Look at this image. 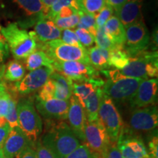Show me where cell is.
<instances>
[{
	"instance_id": "cell-31",
	"label": "cell",
	"mask_w": 158,
	"mask_h": 158,
	"mask_svg": "<svg viewBox=\"0 0 158 158\" xmlns=\"http://www.w3.org/2000/svg\"><path fill=\"white\" fill-rule=\"evenodd\" d=\"M80 10L96 16L106 6V0H77Z\"/></svg>"
},
{
	"instance_id": "cell-51",
	"label": "cell",
	"mask_w": 158,
	"mask_h": 158,
	"mask_svg": "<svg viewBox=\"0 0 158 158\" xmlns=\"http://www.w3.org/2000/svg\"><path fill=\"white\" fill-rule=\"evenodd\" d=\"M0 158H5V155H4V153L2 152V149H0Z\"/></svg>"
},
{
	"instance_id": "cell-19",
	"label": "cell",
	"mask_w": 158,
	"mask_h": 158,
	"mask_svg": "<svg viewBox=\"0 0 158 158\" xmlns=\"http://www.w3.org/2000/svg\"><path fill=\"white\" fill-rule=\"evenodd\" d=\"M32 34L37 44L38 43H46L55 40H59L61 30L52 21L45 18L38 20L35 23Z\"/></svg>"
},
{
	"instance_id": "cell-28",
	"label": "cell",
	"mask_w": 158,
	"mask_h": 158,
	"mask_svg": "<svg viewBox=\"0 0 158 158\" xmlns=\"http://www.w3.org/2000/svg\"><path fill=\"white\" fill-rule=\"evenodd\" d=\"M25 73L24 66L16 59H14L10 61L7 64L3 78L8 81L18 82L25 76Z\"/></svg>"
},
{
	"instance_id": "cell-10",
	"label": "cell",
	"mask_w": 158,
	"mask_h": 158,
	"mask_svg": "<svg viewBox=\"0 0 158 158\" xmlns=\"http://www.w3.org/2000/svg\"><path fill=\"white\" fill-rule=\"evenodd\" d=\"M52 62L54 70L73 82L89 81L100 77L99 71L95 70L91 64L80 62Z\"/></svg>"
},
{
	"instance_id": "cell-21",
	"label": "cell",
	"mask_w": 158,
	"mask_h": 158,
	"mask_svg": "<svg viewBox=\"0 0 158 158\" xmlns=\"http://www.w3.org/2000/svg\"><path fill=\"white\" fill-rule=\"evenodd\" d=\"M103 80L100 77L84 82H73V94L77 98L84 108V103L87 98L98 87H102Z\"/></svg>"
},
{
	"instance_id": "cell-49",
	"label": "cell",
	"mask_w": 158,
	"mask_h": 158,
	"mask_svg": "<svg viewBox=\"0 0 158 158\" xmlns=\"http://www.w3.org/2000/svg\"><path fill=\"white\" fill-rule=\"evenodd\" d=\"M7 84L5 81H0V97L7 92Z\"/></svg>"
},
{
	"instance_id": "cell-26",
	"label": "cell",
	"mask_w": 158,
	"mask_h": 158,
	"mask_svg": "<svg viewBox=\"0 0 158 158\" xmlns=\"http://www.w3.org/2000/svg\"><path fill=\"white\" fill-rule=\"evenodd\" d=\"M102 94V88H97L85 102L84 109L86 112L87 121L93 122L98 119L99 106Z\"/></svg>"
},
{
	"instance_id": "cell-6",
	"label": "cell",
	"mask_w": 158,
	"mask_h": 158,
	"mask_svg": "<svg viewBox=\"0 0 158 158\" xmlns=\"http://www.w3.org/2000/svg\"><path fill=\"white\" fill-rule=\"evenodd\" d=\"M37 47L52 61L59 62H80L90 64L87 49L84 47L65 44L60 40L38 43Z\"/></svg>"
},
{
	"instance_id": "cell-50",
	"label": "cell",
	"mask_w": 158,
	"mask_h": 158,
	"mask_svg": "<svg viewBox=\"0 0 158 158\" xmlns=\"http://www.w3.org/2000/svg\"><path fill=\"white\" fill-rule=\"evenodd\" d=\"M5 68H6L5 64L0 65V81H2V78L4 77V74H5Z\"/></svg>"
},
{
	"instance_id": "cell-42",
	"label": "cell",
	"mask_w": 158,
	"mask_h": 158,
	"mask_svg": "<svg viewBox=\"0 0 158 158\" xmlns=\"http://www.w3.org/2000/svg\"><path fill=\"white\" fill-rule=\"evenodd\" d=\"M149 150L150 155L152 157V158L158 157V141L157 135L153 136L149 141Z\"/></svg>"
},
{
	"instance_id": "cell-25",
	"label": "cell",
	"mask_w": 158,
	"mask_h": 158,
	"mask_svg": "<svg viewBox=\"0 0 158 158\" xmlns=\"http://www.w3.org/2000/svg\"><path fill=\"white\" fill-rule=\"evenodd\" d=\"M52 60L41 50H35L25 59L26 68L32 71L40 68H52Z\"/></svg>"
},
{
	"instance_id": "cell-40",
	"label": "cell",
	"mask_w": 158,
	"mask_h": 158,
	"mask_svg": "<svg viewBox=\"0 0 158 158\" xmlns=\"http://www.w3.org/2000/svg\"><path fill=\"white\" fill-rule=\"evenodd\" d=\"M1 28L2 27L0 25V65L2 64V63L6 60V59L8 57L10 52L7 43L1 32Z\"/></svg>"
},
{
	"instance_id": "cell-35",
	"label": "cell",
	"mask_w": 158,
	"mask_h": 158,
	"mask_svg": "<svg viewBox=\"0 0 158 158\" xmlns=\"http://www.w3.org/2000/svg\"><path fill=\"white\" fill-rule=\"evenodd\" d=\"M60 39V40L62 41L65 44L76 47H83L81 43L79 42V40L75 31L71 30V29H67L61 30Z\"/></svg>"
},
{
	"instance_id": "cell-18",
	"label": "cell",
	"mask_w": 158,
	"mask_h": 158,
	"mask_svg": "<svg viewBox=\"0 0 158 158\" xmlns=\"http://www.w3.org/2000/svg\"><path fill=\"white\" fill-rule=\"evenodd\" d=\"M29 146H31L30 141L17 127L11 129L2 149L5 158H21L24 150Z\"/></svg>"
},
{
	"instance_id": "cell-44",
	"label": "cell",
	"mask_w": 158,
	"mask_h": 158,
	"mask_svg": "<svg viewBox=\"0 0 158 158\" xmlns=\"http://www.w3.org/2000/svg\"><path fill=\"white\" fill-rule=\"evenodd\" d=\"M10 130L11 128L10 127L9 124L7 123L2 127H0V149H2L4 143H5Z\"/></svg>"
},
{
	"instance_id": "cell-37",
	"label": "cell",
	"mask_w": 158,
	"mask_h": 158,
	"mask_svg": "<svg viewBox=\"0 0 158 158\" xmlns=\"http://www.w3.org/2000/svg\"><path fill=\"white\" fill-rule=\"evenodd\" d=\"M75 33L78 37L79 42L85 48H89L94 43V37L89 31L83 29H76Z\"/></svg>"
},
{
	"instance_id": "cell-23",
	"label": "cell",
	"mask_w": 158,
	"mask_h": 158,
	"mask_svg": "<svg viewBox=\"0 0 158 158\" xmlns=\"http://www.w3.org/2000/svg\"><path fill=\"white\" fill-rule=\"evenodd\" d=\"M104 29L116 45L124 46L125 42V29L116 15H112L105 23Z\"/></svg>"
},
{
	"instance_id": "cell-39",
	"label": "cell",
	"mask_w": 158,
	"mask_h": 158,
	"mask_svg": "<svg viewBox=\"0 0 158 158\" xmlns=\"http://www.w3.org/2000/svg\"><path fill=\"white\" fill-rule=\"evenodd\" d=\"M11 95L9 93L8 89L7 92L0 97V117H5L7 116L10 108Z\"/></svg>"
},
{
	"instance_id": "cell-43",
	"label": "cell",
	"mask_w": 158,
	"mask_h": 158,
	"mask_svg": "<svg viewBox=\"0 0 158 158\" xmlns=\"http://www.w3.org/2000/svg\"><path fill=\"white\" fill-rule=\"evenodd\" d=\"M101 158H122L116 145L112 143L106 154Z\"/></svg>"
},
{
	"instance_id": "cell-32",
	"label": "cell",
	"mask_w": 158,
	"mask_h": 158,
	"mask_svg": "<svg viewBox=\"0 0 158 158\" xmlns=\"http://www.w3.org/2000/svg\"><path fill=\"white\" fill-rule=\"evenodd\" d=\"M94 42L99 48L108 51L113 50L116 46L106 33L103 27L97 29L95 36H94Z\"/></svg>"
},
{
	"instance_id": "cell-30",
	"label": "cell",
	"mask_w": 158,
	"mask_h": 158,
	"mask_svg": "<svg viewBox=\"0 0 158 158\" xmlns=\"http://www.w3.org/2000/svg\"><path fill=\"white\" fill-rule=\"evenodd\" d=\"M64 7H72V8L76 10L77 12H78L80 10L77 0H57L56 2L49 8L45 19L53 21L54 18L56 17L57 13Z\"/></svg>"
},
{
	"instance_id": "cell-2",
	"label": "cell",
	"mask_w": 158,
	"mask_h": 158,
	"mask_svg": "<svg viewBox=\"0 0 158 158\" xmlns=\"http://www.w3.org/2000/svg\"><path fill=\"white\" fill-rule=\"evenodd\" d=\"M1 32L10 51L16 60L25 59L37 48V41L32 31L21 29L17 23H10L6 27H2Z\"/></svg>"
},
{
	"instance_id": "cell-15",
	"label": "cell",
	"mask_w": 158,
	"mask_h": 158,
	"mask_svg": "<svg viewBox=\"0 0 158 158\" xmlns=\"http://www.w3.org/2000/svg\"><path fill=\"white\" fill-rule=\"evenodd\" d=\"M35 108L43 117L48 120L63 121L68 118L69 100L55 98L40 100L35 98Z\"/></svg>"
},
{
	"instance_id": "cell-29",
	"label": "cell",
	"mask_w": 158,
	"mask_h": 158,
	"mask_svg": "<svg viewBox=\"0 0 158 158\" xmlns=\"http://www.w3.org/2000/svg\"><path fill=\"white\" fill-rule=\"evenodd\" d=\"M79 15V22L77 25L78 29H83L86 30L94 37L97 31L94 15L89 14L82 10H79L78 12Z\"/></svg>"
},
{
	"instance_id": "cell-5",
	"label": "cell",
	"mask_w": 158,
	"mask_h": 158,
	"mask_svg": "<svg viewBox=\"0 0 158 158\" xmlns=\"http://www.w3.org/2000/svg\"><path fill=\"white\" fill-rule=\"evenodd\" d=\"M157 51H143L130 57L129 63L121 70L120 75L129 78H155L158 73Z\"/></svg>"
},
{
	"instance_id": "cell-16",
	"label": "cell",
	"mask_w": 158,
	"mask_h": 158,
	"mask_svg": "<svg viewBox=\"0 0 158 158\" xmlns=\"http://www.w3.org/2000/svg\"><path fill=\"white\" fill-rule=\"evenodd\" d=\"M157 78L143 79L140 83L135 95L130 103L132 107L139 108L154 106L157 100Z\"/></svg>"
},
{
	"instance_id": "cell-45",
	"label": "cell",
	"mask_w": 158,
	"mask_h": 158,
	"mask_svg": "<svg viewBox=\"0 0 158 158\" xmlns=\"http://www.w3.org/2000/svg\"><path fill=\"white\" fill-rule=\"evenodd\" d=\"M76 13H78V12L72 7H64L57 13L54 19H56V18H68L74 14H76Z\"/></svg>"
},
{
	"instance_id": "cell-12",
	"label": "cell",
	"mask_w": 158,
	"mask_h": 158,
	"mask_svg": "<svg viewBox=\"0 0 158 158\" xmlns=\"http://www.w3.org/2000/svg\"><path fill=\"white\" fill-rule=\"evenodd\" d=\"M116 147L122 158H149V157L141 138L133 135L124 127L116 142Z\"/></svg>"
},
{
	"instance_id": "cell-22",
	"label": "cell",
	"mask_w": 158,
	"mask_h": 158,
	"mask_svg": "<svg viewBox=\"0 0 158 158\" xmlns=\"http://www.w3.org/2000/svg\"><path fill=\"white\" fill-rule=\"evenodd\" d=\"M49 78L53 81L55 85L54 98L62 100H70L73 95V81L55 71Z\"/></svg>"
},
{
	"instance_id": "cell-4",
	"label": "cell",
	"mask_w": 158,
	"mask_h": 158,
	"mask_svg": "<svg viewBox=\"0 0 158 158\" xmlns=\"http://www.w3.org/2000/svg\"><path fill=\"white\" fill-rule=\"evenodd\" d=\"M19 127L35 145L43 131V122L31 98H22L17 102Z\"/></svg>"
},
{
	"instance_id": "cell-24",
	"label": "cell",
	"mask_w": 158,
	"mask_h": 158,
	"mask_svg": "<svg viewBox=\"0 0 158 158\" xmlns=\"http://www.w3.org/2000/svg\"><path fill=\"white\" fill-rule=\"evenodd\" d=\"M90 64L97 70H108L109 64V51L96 46L87 49Z\"/></svg>"
},
{
	"instance_id": "cell-46",
	"label": "cell",
	"mask_w": 158,
	"mask_h": 158,
	"mask_svg": "<svg viewBox=\"0 0 158 158\" xmlns=\"http://www.w3.org/2000/svg\"><path fill=\"white\" fill-rule=\"evenodd\" d=\"M126 2L127 0H106V5L110 6L116 13H117Z\"/></svg>"
},
{
	"instance_id": "cell-47",
	"label": "cell",
	"mask_w": 158,
	"mask_h": 158,
	"mask_svg": "<svg viewBox=\"0 0 158 158\" xmlns=\"http://www.w3.org/2000/svg\"><path fill=\"white\" fill-rule=\"evenodd\" d=\"M21 158H37L36 150L29 146L24 150Z\"/></svg>"
},
{
	"instance_id": "cell-1",
	"label": "cell",
	"mask_w": 158,
	"mask_h": 158,
	"mask_svg": "<svg viewBox=\"0 0 158 158\" xmlns=\"http://www.w3.org/2000/svg\"><path fill=\"white\" fill-rule=\"evenodd\" d=\"M41 143L50 150L56 158H66L81 145L71 128L63 121L48 120Z\"/></svg>"
},
{
	"instance_id": "cell-14",
	"label": "cell",
	"mask_w": 158,
	"mask_h": 158,
	"mask_svg": "<svg viewBox=\"0 0 158 158\" xmlns=\"http://www.w3.org/2000/svg\"><path fill=\"white\" fill-rule=\"evenodd\" d=\"M130 126L135 131L151 132L157 127L158 110L156 106L136 108L130 117Z\"/></svg>"
},
{
	"instance_id": "cell-33",
	"label": "cell",
	"mask_w": 158,
	"mask_h": 158,
	"mask_svg": "<svg viewBox=\"0 0 158 158\" xmlns=\"http://www.w3.org/2000/svg\"><path fill=\"white\" fill-rule=\"evenodd\" d=\"M52 21L60 30L76 28L79 22V15L76 13L68 18H56Z\"/></svg>"
},
{
	"instance_id": "cell-36",
	"label": "cell",
	"mask_w": 158,
	"mask_h": 158,
	"mask_svg": "<svg viewBox=\"0 0 158 158\" xmlns=\"http://www.w3.org/2000/svg\"><path fill=\"white\" fill-rule=\"evenodd\" d=\"M66 158H100L98 155L91 152L85 143L81 144L79 147L71 152Z\"/></svg>"
},
{
	"instance_id": "cell-9",
	"label": "cell",
	"mask_w": 158,
	"mask_h": 158,
	"mask_svg": "<svg viewBox=\"0 0 158 158\" xmlns=\"http://www.w3.org/2000/svg\"><path fill=\"white\" fill-rule=\"evenodd\" d=\"M84 137V143L100 158L106 154L112 144L107 132L99 119L93 122L86 120Z\"/></svg>"
},
{
	"instance_id": "cell-13",
	"label": "cell",
	"mask_w": 158,
	"mask_h": 158,
	"mask_svg": "<svg viewBox=\"0 0 158 158\" xmlns=\"http://www.w3.org/2000/svg\"><path fill=\"white\" fill-rule=\"evenodd\" d=\"M54 69L51 68H40L30 71L21 81L13 85L15 92L21 95H27L40 90L54 73Z\"/></svg>"
},
{
	"instance_id": "cell-20",
	"label": "cell",
	"mask_w": 158,
	"mask_h": 158,
	"mask_svg": "<svg viewBox=\"0 0 158 158\" xmlns=\"http://www.w3.org/2000/svg\"><path fill=\"white\" fill-rule=\"evenodd\" d=\"M143 0H127L116 13L124 29L143 19L141 7Z\"/></svg>"
},
{
	"instance_id": "cell-27",
	"label": "cell",
	"mask_w": 158,
	"mask_h": 158,
	"mask_svg": "<svg viewBox=\"0 0 158 158\" xmlns=\"http://www.w3.org/2000/svg\"><path fill=\"white\" fill-rule=\"evenodd\" d=\"M130 56L122 45H116L113 50L109 51V64L110 68L121 70L129 63Z\"/></svg>"
},
{
	"instance_id": "cell-38",
	"label": "cell",
	"mask_w": 158,
	"mask_h": 158,
	"mask_svg": "<svg viewBox=\"0 0 158 158\" xmlns=\"http://www.w3.org/2000/svg\"><path fill=\"white\" fill-rule=\"evenodd\" d=\"M114 14V10L110 6L106 5L96 15L95 23L97 28L104 27L105 23Z\"/></svg>"
},
{
	"instance_id": "cell-48",
	"label": "cell",
	"mask_w": 158,
	"mask_h": 158,
	"mask_svg": "<svg viewBox=\"0 0 158 158\" xmlns=\"http://www.w3.org/2000/svg\"><path fill=\"white\" fill-rule=\"evenodd\" d=\"M45 7V17H46L47 13L50 7L52 6L56 2L57 0H41Z\"/></svg>"
},
{
	"instance_id": "cell-41",
	"label": "cell",
	"mask_w": 158,
	"mask_h": 158,
	"mask_svg": "<svg viewBox=\"0 0 158 158\" xmlns=\"http://www.w3.org/2000/svg\"><path fill=\"white\" fill-rule=\"evenodd\" d=\"M35 145H36V149L35 150H36L37 158H56L50 150L47 149L41 143L40 140L37 141Z\"/></svg>"
},
{
	"instance_id": "cell-7",
	"label": "cell",
	"mask_w": 158,
	"mask_h": 158,
	"mask_svg": "<svg viewBox=\"0 0 158 158\" xmlns=\"http://www.w3.org/2000/svg\"><path fill=\"white\" fill-rule=\"evenodd\" d=\"M98 119L106 129L111 143H116L124 127L123 121L113 100L103 92L100 101Z\"/></svg>"
},
{
	"instance_id": "cell-34",
	"label": "cell",
	"mask_w": 158,
	"mask_h": 158,
	"mask_svg": "<svg viewBox=\"0 0 158 158\" xmlns=\"http://www.w3.org/2000/svg\"><path fill=\"white\" fill-rule=\"evenodd\" d=\"M55 92V85L52 80L50 78L47 81L46 83L39 91L37 94L36 98L40 100H46L48 99L54 98V94Z\"/></svg>"
},
{
	"instance_id": "cell-11",
	"label": "cell",
	"mask_w": 158,
	"mask_h": 158,
	"mask_svg": "<svg viewBox=\"0 0 158 158\" xmlns=\"http://www.w3.org/2000/svg\"><path fill=\"white\" fill-rule=\"evenodd\" d=\"M22 16L18 21L21 29L29 28L45 18V7L41 0H11ZM17 23V24H18Z\"/></svg>"
},
{
	"instance_id": "cell-8",
	"label": "cell",
	"mask_w": 158,
	"mask_h": 158,
	"mask_svg": "<svg viewBox=\"0 0 158 158\" xmlns=\"http://www.w3.org/2000/svg\"><path fill=\"white\" fill-rule=\"evenodd\" d=\"M150 35L143 19L136 21L125 28V42L124 48L130 57L148 50L150 43Z\"/></svg>"
},
{
	"instance_id": "cell-17",
	"label": "cell",
	"mask_w": 158,
	"mask_h": 158,
	"mask_svg": "<svg viewBox=\"0 0 158 158\" xmlns=\"http://www.w3.org/2000/svg\"><path fill=\"white\" fill-rule=\"evenodd\" d=\"M68 125L80 141L84 143V128L86 124V112L78 100L74 95L69 100V108L68 113Z\"/></svg>"
},
{
	"instance_id": "cell-3",
	"label": "cell",
	"mask_w": 158,
	"mask_h": 158,
	"mask_svg": "<svg viewBox=\"0 0 158 158\" xmlns=\"http://www.w3.org/2000/svg\"><path fill=\"white\" fill-rule=\"evenodd\" d=\"M107 81L102 87L103 94L118 102L130 101L143 79L129 78L120 75L118 70H103Z\"/></svg>"
}]
</instances>
